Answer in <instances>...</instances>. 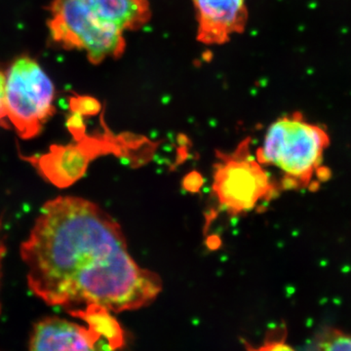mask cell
<instances>
[{
	"label": "cell",
	"instance_id": "6da1fadb",
	"mask_svg": "<svg viewBox=\"0 0 351 351\" xmlns=\"http://www.w3.org/2000/svg\"><path fill=\"white\" fill-rule=\"evenodd\" d=\"M20 253L29 290L48 306L122 313L147 306L162 290L160 277L132 258L115 219L78 196L44 203Z\"/></svg>",
	"mask_w": 351,
	"mask_h": 351
},
{
	"label": "cell",
	"instance_id": "7a4b0ae2",
	"mask_svg": "<svg viewBox=\"0 0 351 351\" xmlns=\"http://www.w3.org/2000/svg\"><path fill=\"white\" fill-rule=\"evenodd\" d=\"M329 144V134L323 127L295 112L269 127L256 159L283 173V189L313 188L316 180L328 177V172H323V159Z\"/></svg>",
	"mask_w": 351,
	"mask_h": 351
},
{
	"label": "cell",
	"instance_id": "3957f363",
	"mask_svg": "<svg viewBox=\"0 0 351 351\" xmlns=\"http://www.w3.org/2000/svg\"><path fill=\"white\" fill-rule=\"evenodd\" d=\"M48 11L53 40L64 49L86 53L90 63L119 59L125 52L124 32L104 22L86 0H52Z\"/></svg>",
	"mask_w": 351,
	"mask_h": 351
},
{
	"label": "cell",
	"instance_id": "277c9868",
	"mask_svg": "<svg viewBox=\"0 0 351 351\" xmlns=\"http://www.w3.org/2000/svg\"><path fill=\"white\" fill-rule=\"evenodd\" d=\"M71 313L83 323L58 317L40 321L29 351H117L123 346V330L108 309L88 306Z\"/></svg>",
	"mask_w": 351,
	"mask_h": 351
},
{
	"label": "cell",
	"instance_id": "5b68a950",
	"mask_svg": "<svg viewBox=\"0 0 351 351\" xmlns=\"http://www.w3.org/2000/svg\"><path fill=\"white\" fill-rule=\"evenodd\" d=\"M55 87L40 64L17 58L6 71L7 117L24 140L38 136L55 112Z\"/></svg>",
	"mask_w": 351,
	"mask_h": 351
},
{
	"label": "cell",
	"instance_id": "8992f818",
	"mask_svg": "<svg viewBox=\"0 0 351 351\" xmlns=\"http://www.w3.org/2000/svg\"><path fill=\"white\" fill-rule=\"evenodd\" d=\"M250 140H245L230 154L217 152L213 193L219 206L237 216L269 202L277 195V186L251 156Z\"/></svg>",
	"mask_w": 351,
	"mask_h": 351
},
{
	"label": "cell",
	"instance_id": "52a82bcc",
	"mask_svg": "<svg viewBox=\"0 0 351 351\" xmlns=\"http://www.w3.org/2000/svg\"><path fill=\"white\" fill-rule=\"evenodd\" d=\"M197 39L205 45H223L241 34L248 20L246 0H193Z\"/></svg>",
	"mask_w": 351,
	"mask_h": 351
},
{
	"label": "cell",
	"instance_id": "ba28073f",
	"mask_svg": "<svg viewBox=\"0 0 351 351\" xmlns=\"http://www.w3.org/2000/svg\"><path fill=\"white\" fill-rule=\"evenodd\" d=\"M104 22L120 31L135 32L149 24L152 9L149 0H86Z\"/></svg>",
	"mask_w": 351,
	"mask_h": 351
},
{
	"label": "cell",
	"instance_id": "9c48e42d",
	"mask_svg": "<svg viewBox=\"0 0 351 351\" xmlns=\"http://www.w3.org/2000/svg\"><path fill=\"white\" fill-rule=\"evenodd\" d=\"M320 351H351V334L341 331L328 332Z\"/></svg>",
	"mask_w": 351,
	"mask_h": 351
},
{
	"label": "cell",
	"instance_id": "30bf717a",
	"mask_svg": "<svg viewBox=\"0 0 351 351\" xmlns=\"http://www.w3.org/2000/svg\"><path fill=\"white\" fill-rule=\"evenodd\" d=\"M246 348L247 351H295L285 343V336H281V334L274 336V332L258 348H253L248 343H246Z\"/></svg>",
	"mask_w": 351,
	"mask_h": 351
},
{
	"label": "cell",
	"instance_id": "8fae6325",
	"mask_svg": "<svg viewBox=\"0 0 351 351\" xmlns=\"http://www.w3.org/2000/svg\"><path fill=\"white\" fill-rule=\"evenodd\" d=\"M6 108V73L0 68V126L8 125Z\"/></svg>",
	"mask_w": 351,
	"mask_h": 351
},
{
	"label": "cell",
	"instance_id": "7c38bea8",
	"mask_svg": "<svg viewBox=\"0 0 351 351\" xmlns=\"http://www.w3.org/2000/svg\"><path fill=\"white\" fill-rule=\"evenodd\" d=\"M202 177L197 172H193L186 176L184 181V189L191 193H197L202 186Z\"/></svg>",
	"mask_w": 351,
	"mask_h": 351
},
{
	"label": "cell",
	"instance_id": "4fadbf2b",
	"mask_svg": "<svg viewBox=\"0 0 351 351\" xmlns=\"http://www.w3.org/2000/svg\"><path fill=\"white\" fill-rule=\"evenodd\" d=\"M2 219L0 218V269H1V262L3 260L4 255L6 253V247L4 244L3 239H2Z\"/></svg>",
	"mask_w": 351,
	"mask_h": 351
}]
</instances>
